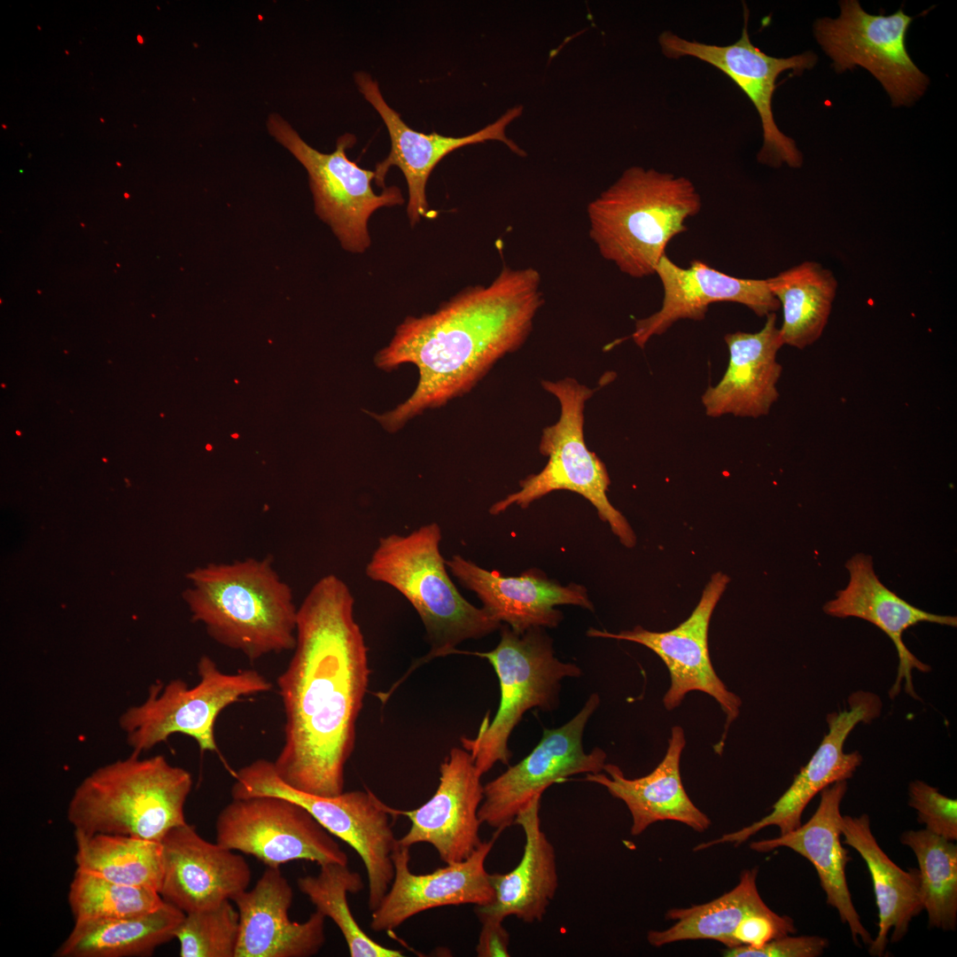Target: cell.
<instances>
[{
  "instance_id": "6da1fadb",
  "label": "cell",
  "mask_w": 957,
  "mask_h": 957,
  "mask_svg": "<svg viewBox=\"0 0 957 957\" xmlns=\"http://www.w3.org/2000/svg\"><path fill=\"white\" fill-rule=\"evenodd\" d=\"M354 608L344 580H318L298 607L294 652L276 681L285 723L275 770L293 789L321 797L344 792L369 686L368 648Z\"/></svg>"
},
{
  "instance_id": "7a4b0ae2",
  "label": "cell",
  "mask_w": 957,
  "mask_h": 957,
  "mask_svg": "<svg viewBox=\"0 0 957 957\" xmlns=\"http://www.w3.org/2000/svg\"><path fill=\"white\" fill-rule=\"evenodd\" d=\"M541 286L536 268L504 266L490 284L469 286L434 313L407 317L375 362L387 370L411 363L418 383L404 402L375 418L395 432L422 411L467 393L525 343L544 303Z\"/></svg>"
},
{
  "instance_id": "3957f363",
  "label": "cell",
  "mask_w": 957,
  "mask_h": 957,
  "mask_svg": "<svg viewBox=\"0 0 957 957\" xmlns=\"http://www.w3.org/2000/svg\"><path fill=\"white\" fill-rule=\"evenodd\" d=\"M187 578L192 586L183 599L191 619L219 644L251 661L294 649L298 607L272 557L211 563Z\"/></svg>"
},
{
  "instance_id": "277c9868",
  "label": "cell",
  "mask_w": 957,
  "mask_h": 957,
  "mask_svg": "<svg viewBox=\"0 0 957 957\" xmlns=\"http://www.w3.org/2000/svg\"><path fill=\"white\" fill-rule=\"evenodd\" d=\"M701 206L687 177L630 167L588 204L589 237L622 273L646 277L655 274L669 242L688 230L686 221Z\"/></svg>"
},
{
  "instance_id": "5b68a950",
  "label": "cell",
  "mask_w": 957,
  "mask_h": 957,
  "mask_svg": "<svg viewBox=\"0 0 957 957\" xmlns=\"http://www.w3.org/2000/svg\"><path fill=\"white\" fill-rule=\"evenodd\" d=\"M191 787L190 772L164 756L142 759L132 752L82 781L68 803L67 821L78 833L161 842L186 823L184 805Z\"/></svg>"
},
{
  "instance_id": "8992f818",
  "label": "cell",
  "mask_w": 957,
  "mask_h": 957,
  "mask_svg": "<svg viewBox=\"0 0 957 957\" xmlns=\"http://www.w3.org/2000/svg\"><path fill=\"white\" fill-rule=\"evenodd\" d=\"M441 539L434 522L406 535L383 536L365 567L369 579L400 592L419 615L430 650L418 665L455 654L461 642L485 637L502 625L457 590L440 552Z\"/></svg>"
},
{
  "instance_id": "52a82bcc",
  "label": "cell",
  "mask_w": 957,
  "mask_h": 957,
  "mask_svg": "<svg viewBox=\"0 0 957 957\" xmlns=\"http://www.w3.org/2000/svg\"><path fill=\"white\" fill-rule=\"evenodd\" d=\"M500 629V642L492 650H456L487 659L499 680L501 698L495 716L491 722L485 719L475 737L461 739L482 775L498 762L509 765V739L523 715L532 708L555 710L562 681L581 675L580 666L556 657L544 627H532L521 634L506 624Z\"/></svg>"
},
{
  "instance_id": "ba28073f",
  "label": "cell",
  "mask_w": 957,
  "mask_h": 957,
  "mask_svg": "<svg viewBox=\"0 0 957 957\" xmlns=\"http://www.w3.org/2000/svg\"><path fill=\"white\" fill-rule=\"evenodd\" d=\"M541 385L560 405L557 422L543 429L539 444V450L548 456V462L539 473L521 480L518 491L494 503L489 513L498 515L513 504L525 509L551 492L567 490L592 503L600 518L609 524L620 542L627 548L634 547L636 537L633 529L608 500L611 479L605 464L585 443V402L593 395L594 390L572 377L544 380Z\"/></svg>"
},
{
  "instance_id": "9c48e42d",
  "label": "cell",
  "mask_w": 957,
  "mask_h": 957,
  "mask_svg": "<svg viewBox=\"0 0 957 957\" xmlns=\"http://www.w3.org/2000/svg\"><path fill=\"white\" fill-rule=\"evenodd\" d=\"M232 798L276 796L294 801L332 836L353 848L362 859L368 877V907L374 911L387 892L393 876L392 859L398 845L393 821L398 815L372 791L352 790L335 797L306 793L285 783L273 762L259 759L235 774Z\"/></svg>"
},
{
  "instance_id": "30bf717a",
  "label": "cell",
  "mask_w": 957,
  "mask_h": 957,
  "mask_svg": "<svg viewBox=\"0 0 957 957\" xmlns=\"http://www.w3.org/2000/svg\"><path fill=\"white\" fill-rule=\"evenodd\" d=\"M197 667L199 681L194 687L181 679L165 686L156 682L150 687L144 703L121 714L119 724L132 752L149 751L174 734L193 738L201 752L217 751L214 724L221 712L244 696L265 693L272 688L258 671L226 673L206 655L199 658Z\"/></svg>"
},
{
  "instance_id": "8fae6325",
  "label": "cell",
  "mask_w": 957,
  "mask_h": 957,
  "mask_svg": "<svg viewBox=\"0 0 957 957\" xmlns=\"http://www.w3.org/2000/svg\"><path fill=\"white\" fill-rule=\"evenodd\" d=\"M267 128L306 168L318 217L331 227L345 250L365 252L370 245V215L380 207L402 205L400 189L392 186L380 194L373 191L374 171L362 169L346 156V150L355 143L354 135L341 136L336 150L323 153L308 145L276 113L268 116Z\"/></svg>"
},
{
  "instance_id": "7c38bea8",
  "label": "cell",
  "mask_w": 957,
  "mask_h": 957,
  "mask_svg": "<svg viewBox=\"0 0 957 957\" xmlns=\"http://www.w3.org/2000/svg\"><path fill=\"white\" fill-rule=\"evenodd\" d=\"M840 15L821 18L814 35L837 73L856 66L880 82L893 106H909L925 92L929 78L914 63L906 45L913 20L901 9L891 15L865 12L857 0L839 2Z\"/></svg>"
},
{
  "instance_id": "4fadbf2b",
  "label": "cell",
  "mask_w": 957,
  "mask_h": 957,
  "mask_svg": "<svg viewBox=\"0 0 957 957\" xmlns=\"http://www.w3.org/2000/svg\"><path fill=\"white\" fill-rule=\"evenodd\" d=\"M216 842L267 867L294 860L347 865L338 842L298 803L276 796L232 798L219 813Z\"/></svg>"
},
{
  "instance_id": "5bb4252c",
  "label": "cell",
  "mask_w": 957,
  "mask_h": 957,
  "mask_svg": "<svg viewBox=\"0 0 957 957\" xmlns=\"http://www.w3.org/2000/svg\"><path fill=\"white\" fill-rule=\"evenodd\" d=\"M662 53L669 58L691 57L704 61L728 76L744 92L755 106L762 127L763 144L757 159L772 167L786 164L798 168L803 156L795 141L777 127L772 109V99L779 75L788 70L801 74L817 62L811 51L789 58L772 57L751 41L748 32V11H744V24L740 38L728 45L708 44L681 37L672 31L659 35Z\"/></svg>"
},
{
  "instance_id": "9a60e30c",
  "label": "cell",
  "mask_w": 957,
  "mask_h": 957,
  "mask_svg": "<svg viewBox=\"0 0 957 957\" xmlns=\"http://www.w3.org/2000/svg\"><path fill=\"white\" fill-rule=\"evenodd\" d=\"M599 704V696L590 695L572 720L557 728H544L541 741L525 758L484 785L478 809L482 824L503 831L514 824L521 809L553 783L603 770L604 751L595 747L587 753L582 743L586 725Z\"/></svg>"
},
{
  "instance_id": "2e32d148",
  "label": "cell",
  "mask_w": 957,
  "mask_h": 957,
  "mask_svg": "<svg viewBox=\"0 0 957 957\" xmlns=\"http://www.w3.org/2000/svg\"><path fill=\"white\" fill-rule=\"evenodd\" d=\"M729 578L713 574L691 615L677 627L666 632H652L640 626L619 633L589 628V637L611 638L642 644L654 651L665 664L671 686L663 702L666 710L677 707L687 693L696 690L712 696L726 714L725 741L730 724L739 715L741 699L729 691L716 674L708 650V628L712 614L726 589Z\"/></svg>"
},
{
  "instance_id": "e0dca14e",
  "label": "cell",
  "mask_w": 957,
  "mask_h": 957,
  "mask_svg": "<svg viewBox=\"0 0 957 957\" xmlns=\"http://www.w3.org/2000/svg\"><path fill=\"white\" fill-rule=\"evenodd\" d=\"M848 704L850 709L828 714L829 732L766 816L737 831L701 843L694 851L727 843L738 845L769 826L778 827L780 835L786 834L802 824V813L814 796L836 782L851 778L860 766L862 756L858 751L845 753L844 743L858 723H870L880 716L883 703L877 695L858 690L848 697Z\"/></svg>"
},
{
  "instance_id": "ac0fdd59",
  "label": "cell",
  "mask_w": 957,
  "mask_h": 957,
  "mask_svg": "<svg viewBox=\"0 0 957 957\" xmlns=\"http://www.w3.org/2000/svg\"><path fill=\"white\" fill-rule=\"evenodd\" d=\"M355 83L365 99L376 109L385 122L391 139L388 156L379 162L374 171L377 186L385 189V178L389 169L395 166L404 175L408 191V217L414 226L422 217L433 218L426 200L425 188L429 175L436 165L451 152L468 144L496 140L504 143L514 153L525 156V152L510 139L507 126L523 113L522 105H516L504 113L497 121L468 136L453 137L437 133L424 134L409 128L400 114L387 105L378 84L364 72L354 74Z\"/></svg>"
},
{
  "instance_id": "d6986e66",
  "label": "cell",
  "mask_w": 957,
  "mask_h": 957,
  "mask_svg": "<svg viewBox=\"0 0 957 957\" xmlns=\"http://www.w3.org/2000/svg\"><path fill=\"white\" fill-rule=\"evenodd\" d=\"M482 774L471 754L454 747L440 766L433 796L418 808L401 811L410 821L398 844L410 848L419 843L434 847L440 860L454 864L466 860L482 843L478 809L484 798Z\"/></svg>"
},
{
  "instance_id": "ffe728a7",
  "label": "cell",
  "mask_w": 957,
  "mask_h": 957,
  "mask_svg": "<svg viewBox=\"0 0 957 957\" xmlns=\"http://www.w3.org/2000/svg\"><path fill=\"white\" fill-rule=\"evenodd\" d=\"M502 832L496 829L491 839L482 841L463 861L424 875L411 872L410 848L398 844L392 855L394 876L380 904L371 912L370 929L390 931L431 908L490 904L494 892L485 862Z\"/></svg>"
},
{
  "instance_id": "44dd1931",
  "label": "cell",
  "mask_w": 957,
  "mask_h": 957,
  "mask_svg": "<svg viewBox=\"0 0 957 957\" xmlns=\"http://www.w3.org/2000/svg\"><path fill=\"white\" fill-rule=\"evenodd\" d=\"M163 899L185 914L213 908L247 890L251 869L245 858L203 838L187 822L162 839Z\"/></svg>"
},
{
  "instance_id": "7402d4cb",
  "label": "cell",
  "mask_w": 957,
  "mask_h": 957,
  "mask_svg": "<svg viewBox=\"0 0 957 957\" xmlns=\"http://www.w3.org/2000/svg\"><path fill=\"white\" fill-rule=\"evenodd\" d=\"M655 274L663 286L664 297L657 312L635 323L631 338L641 348L651 337L664 334L680 320L704 319L712 303H739L760 317L780 308L766 279L731 276L697 260L692 261L689 268H681L665 254Z\"/></svg>"
},
{
  "instance_id": "603a6c76",
  "label": "cell",
  "mask_w": 957,
  "mask_h": 957,
  "mask_svg": "<svg viewBox=\"0 0 957 957\" xmlns=\"http://www.w3.org/2000/svg\"><path fill=\"white\" fill-rule=\"evenodd\" d=\"M446 565L463 587L477 595L493 619L519 634L532 627L557 626L563 619L557 605L594 610L584 587L573 583L562 586L538 570L505 577L458 554L446 560Z\"/></svg>"
},
{
  "instance_id": "cb8c5ba5",
  "label": "cell",
  "mask_w": 957,
  "mask_h": 957,
  "mask_svg": "<svg viewBox=\"0 0 957 957\" xmlns=\"http://www.w3.org/2000/svg\"><path fill=\"white\" fill-rule=\"evenodd\" d=\"M292 889L279 868L267 867L254 887L238 894L239 938L236 957H310L325 943V916L315 911L292 922Z\"/></svg>"
},
{
  "instance_id": "d4e9b609",
  "label": "cell",
  "mask_w": 957,
  "mask_h": 957,
  "mask_svg": "<svg viewBox=\"0 0 957 957\" xmlns=\"http://www.w3.org/2000/svg\"><path fill=\"white\" fill-rule=\"evenodd\" d=\"M846 790L845 780L830 784L821 791L819 806L805 824L775 838L751 842L750 848L768 852L786 847L809 860L817 872L827 904L836 909L842 922L848 925L854 943L861 940L869 946L872 936L854 907L846 880L845 868L851 858L841 841L840 812Z\"/></svg>"
},
{
  "instance_id": "484cf974",
  "label": "cell",
  "mask_w": 957,
  "mask_h": 957,
  "mask_svg": "<svg viewBox=\"0 0 957 957\" xmlns=\"http://www.w3.org/2000/svg\"><path fill=\"white\" fill-rule=\"evenodd\" d=\"M850 574L847 586L836 594V598L823 606L826 614L845 619L855 617L865 619L885 633L893 642L899 666L897 679L889 691L891 698L900 690L905 681V691L918 698L912 681V670L929 672L930 667L916 658L906 647L903 633L920 622H931L955 627L957 618L938 615L919 609L886 587L876 576L870 556L859 553L850 558L846 564Z\"/></svg>"
},
{
  "instance_id": "4316f807",
  "label": "cell",
  "mask_w": 957,
  "mask_h": 957,
  "mask_svg": "<svg viewBox=\"0 0 957 957\" xmlns=\"http://www.w3.org/2000/svg\"><path fill=\"white\" fill-rule=\"evenodd\" d=\"M766 317L763 328L757 332L725 335L729 352L727 370L720 381L708 387L702 396L708 416L731 414L758 418L767 415L777 401V383L782 371L777 354L784 344L775 313Z\"/></svg>"
},
{
  "instance_id": "83f0119b",
  "label": "cell",
  "mask_w": 957,
  "mask_h": 957,
  "mask_svg": "<svg viewBox=\"0 0 957 957\" xmlns=\"http://www.w3.org/2000/svg\"><path fill=\"white\" fill-rule=\"evenodd\" d=\"M685 743L683 729L674 726L664 759L649 774L628 779L618 766L605 763V774H586L584 780L603 786L626 804L632 816L633 836L662 821H679L704 832L711 821L691 801L681 778L680 760Z\"/></svg>"
},
{
  "instance_id": "f1b7e54d",
  "label": "cell",
  "mask_w": 957,
  "mask_h": 957,
  "mask_svg": "<svg viewBox=\"0 0 957 957\" xmlns=\"http://www.w3.org/2000/svg\"><path fill=\"white\" fill-rule=\"evenodd\" d=\"M541 795L534 797L517 814L514 823L525 834L522 858L517 866L504 874H489L494 900L476 906L479 920L494 918L503 921L510 915L533 923L543 919L558 886L555 848L541 827Z\"/></svg>"
},
{
  "instance_id": "f546056e",
  "label": "cell",
  "mask_w": 957,
  "mask_h": 957,
  "mask_svg": "<svg viewBox=\"0 0 957 957\" xmlns=\"http://www.w3.org/2000/svg\"><path fill=\"white\" fill-rule=\"evenodd\" d=\"M844 844L858 852L871 875L878 909V932L868 946L871 955L883 956L889 942L907 933L911 921L922 910L918 868L904 870L883 852L872 833L868 815H844L841 821Z\"/></svg>"
},
{
  "instance_id": "4dcf8cb0",
  "label": "cell",
  "mask_w": 957,
  "mask_h": 957,
  "mask_svg": "<svg viewBox=\"0 0 957 957\" xmlns=\"http://www.w3.org/2000/svg\"><path fill=\"white\" fill-rule=\"evenodd\" d=\"M185 913L164 904L148 914L131 917L74 922L54 953L56 957L148 956L175 938Z\"/></svg>"
},
{
  "instance_id": "1f68e13d",
  "label": "cell",
  "mask_w": 957,
  "mask_h": 957,
  "mask_svg": "<svg viewBox=\"0 0 957 957\" xmlns=\"http://www.w3.org/2000/svg\"><path fill=\"white\" fill-rule=\"evenodd\" d=\"M782 308L779 327L784 345L804 349L816 342L828 323L837 281L821 263L805 261L766 279Z\"/></svg>"
},
{
  "instance_id": "d6a6232c",
  "label": "cell",
  "mask_w": 957,
  "mask_h": 957,
  "mask_svg": "<svg viewBox=\"0 0 957 957\" xmlns=\"http://www.w3.org/2000/svg\"><path fill=\"white\" fill-rule=\"evenodd\" d=\"M758 868L745 869L738 884L720 897L688 908H673L665 918L676 922L664 930H650L648 942L655 947L682 940L712 939L727 945L736 926L747 916L770 908L757 888Z\"/></svg>"
},
{
  "instance_id": "836d02e7",
  "label": "cell",
  "mask_w": 957,
  "mask_h": 957,
  "mask_svg": "<svg viewBox=\"0 0 957 957\" xmlns=\"http://www.w3.org/2000/svg\"><path fill=\"white\" fill-rule=\"evenodd\" d=\"M76 869L106 880L160 892L163 877L160 842L124 835L74 832Z\"/></svg>"
},
{
  "instance_id": "e575fe53",
  "label": "cell",
  "mask_w": 957,
  "mask_h": 957,
  "mask_svg": "<svg viewBox=\"0 0 957 957\" xmlns=\"http://www.w3.org/2000/svg\"><path fill=\"white\" fill-rule=\"evenodd\" d=\"M900 842L916 857L921 897L930 927L954 930L957 925V845L925 829L903 832Z\"/></svg>"
},
{
  "instance_id": "d590c367",
  "label": "cell",
  "mask_w": 957,
  "mask_h": 957,
  "mask_svg": "<svg viewBox=\"0 0 957 957\" xmlns=\"http://www.w3.org/2000/svg\"><path fill=\"white\" fill-rule=\"evenodd\" d=\"M298 887L315 910L331 918L338 926L346 943L351 957H402L400 950L388 948L370 938L355 921L347 902L348 893L363 890L361 875L351 871L347 865L326 863L320 865L316 875L298 879Z\"/></svg>"
},
{
  "instance_id": "8d00e7d4",
  "label": "cell",
  "mask_w": 957,
  "mask_h": 957,
  "mask_svg": "<svg viewBox=\"0 0 957 957\" xmlns=\"http://www.w3.org/2000/svg\"><path fill=\"white\" fill-rule=\"evenodd\" d=\"M67 899L74 922L141 915L165 902L154 889L112 882L77 869Z\"/></svg>"
},
{
  "instance_id": "74e56055",
  "label": "cell",
  "mask_w": 957,
  "mask_h": 957,
  "mask_svg": "<svg viewBox=\"0 0 957 957\" xmlns=\"http://www.w3.org/2000/svg\"><path fill=\"white\" fill-rule=\"evenodd\" d=\"M175 938L181 957H236L238 911L226 900L215 907L186 914Z\"/></svg>"
},
{
  "instance_id": "f35d334b",
  "label": "cell",
  "mask_w": 957,
  "mask_h": 957,
  "mask_svg": "<svg viewBox=\"0 0 957 957\" xmlns=\"http://www.w3.org/2000/svg\"><path fill=\"white\" fill-rule=\"evenodd\" d=\"M908 794V805L916 811L917 821L925 829L947 840H957L956 799L920 780L909 783Z\"/></svg>"
},
{
  "instance_id": "ab89813d",
  "label": "cell",
  "mask_w": 957,
  "mask_h": 957,
  "mask_svg": "<svg viewBox=\"0 0 957 957\" xmlns=\"http://www.w3.org/2000/svg\"><path fill=\"white\" fill-rule=\"evenodd\" d=\"M793 920L773 910L752 914L745 917L729 937L727 948L741 945L759 948L772 939L794 934Z\"/></svg>"
},
{
  "instance_id": "60d3db41",
  "label": "cell",
  "mask_w": 957,
  "mask_h": 957,
  "mask_svg": "<svg viewBox=\"0 0 957 957\" xmlns=\"http://www.w3.org/2000/svg\"><path fill=\"white\" fill-rule=\"evenodd\" d=\"M829 945L825 938L819 936H782L770 940L759 948L741 945L727 948L724 956L729 957H818Z\"/></svg>"
},
{
  "instance_id": "b9f144b4",
  "label": "cell",
  "mask_w": 957,
  "mask_h": 957,
  "mask_svg": "<svg viewBox=\"0 0 957 957\" xmlns=\"http://www.w3.org/2000/svg\"><path fill=\"white\" fill-rule=\"evenodd\" d=\"M481 930L476 945L478 957H509L510 956V933L502 925L503 921L494 918L479 920Z\"/></svg>"
},
{
  "instance_id": "7bdbcfd3",
  "label": "cell",
  "mask_w": 957,
  "mask_h": 957,
  "mask_svg": "<svg viewBox=\"0 0 957 957\" xmlns=\"http://www.w3.org/2000/svg\"><path fill=\"white\" fill-rule=\"evenodd\" d=\"M136 38H137V42H138L139 43H141V44H142V43H144V40H143V37H142V36H141L140 35H138L136 36Z\"/></svg>"
},
{
  "instance_id": "ee69618b",
  "label": "cell",
  "mask_w": 957,
  "mask_h": 957,
  "mask_svg": "<svg viewBox=\"0 0 957 957\" xmlns=\"http://www.w3.org/2000/svg\"><path fill=\"white\" fill-rule=\"evenodd\" d=\"M65 53H66V55H68V54H69L68 51H65Z\"/></svg>"
},
{
  "instance_id": "f6af8a7d",
  "label": "cell",
  "mask_w": 957,
  "mask_h": 957,
  "mask_svg": "<svg viewBox=\"0 0 957 957\" xmlns=\"http://www.w3.org/2000/svg\"><path fill=\"white\" fill-rule=\"evenodd\" d=\"M2 127H3L4 128H6V126H5L4 124H2Z\"/></svg>"
},
{
  "instance_id": "bcb514c9",
  "label": "cell",
  "mask_w": 957,
  "mask_h": 957,
  "mask_svg": "<svg viewBox=\"0 0 957 957\" xmlns=\"http://www.w3.org/2000/svg\"><path fill=\"white\" fill-rule=\"evenodd\" d=\"M100 121H101L102 122H104V121H105L103 118H100Z\"/></svg>"
}]
</instances>
